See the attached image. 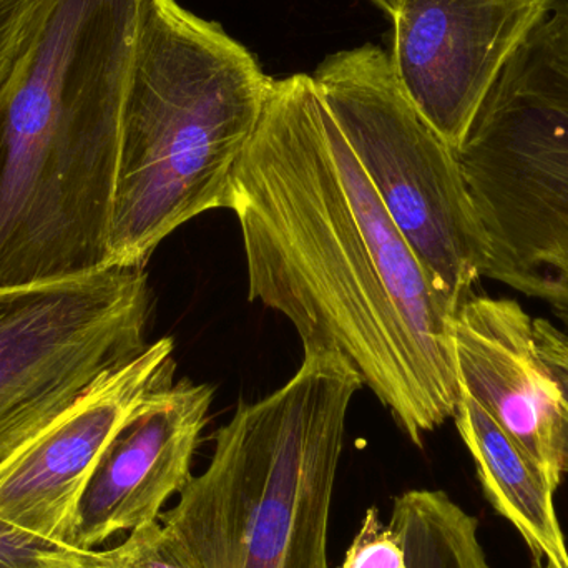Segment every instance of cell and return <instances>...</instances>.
<instances>
[{
  "mask_svg": "<svg viewBox=\"0 0 568 568\" xmlns=\"http://www.w3.org/2000/svg\"><path fill=\"white\" fill-rule=\"evenodd\" d=\"M230 210L250 301L284 314L304 351L343 353L417 447L456 416L454 313L307 73L273 79Z\"/></svg>",
  "mask_w": 568,
  "mask_h": 568,
  "instance_id": "1",
  "label": "cell"
},
{
  "mask_svg": "<svg viewBox=\"0 0 568 568\" xmlns=\"http://www.w3.org/2000/svg\"><path fill=\"white\" fill-rule=\"evenodd\" d=\"M150 0H52L0 112V284L106 266L123 113Z\"/></svg>",
  "mask_w": 568,
  "mask_h": 568,
  "instance_id": "2",
  "label": "cell"
},
{
  "mask_svg": "<svg viewBox=\"0 0 568 568\" xmlns=\"http://www.w3.org/2000/svg\"><path fill=\"white\" fill-rule=\"evenodd\" d=\"M272 77L219 22L150 0L123 113L106 266L145 268L190 220L230 210Z\"/></svg>",
  "mask_w": 568,
  "mask_h": 568,
  "instance_id": "3",
  "label": "cell"
},
{
  "mask_svg": "<svg viewBox=\"0 0 568 568\" xmlns=\"http://www.w3.org/2000/svg\"><path fill=\"white\" fill-rule=\"evenodd\" d=\"M364 381L339 351H304L293 377L240 404L209 467L162 523L199 568H329L327 530L347 410Z\"/></svg>",
  "mask_w": 568,
  "mask_h": 568,
  "instance_id": "4",
  "label": "cell"
},
{
  "mask_svg": "<svg viewBox=\"0 0 568 568\" xmlns=\"http://www.w3.org/2000/svg\"><path fill=\"white\" fill-rule=\"evenodd\" d=\"M489 240L484 278L568 311V19L509 60L456 152Z\"/></svg>",
  "mask_w": 568,
  "mask_h": 568,
  "instance_id": "5",
  "label": "cell"
},
{
  "mask_svg": "<svg viewBox=\"0 0 568 568\" xmlns=\"http://www.w3.org/2000/svg\"><path fill=\"white\" fill-rule=\"evenodd\" d=\"M311 77L430 286L456 314L489 262L456 152L409 102L381 47L333 53Z\"/></svg>",
  "mask_w": 568,
  "mask_h": 568,
  "instance_id": "6",
  "label": "cell"
},
{
  "mask_svg": "<svg viewBox=\"0 0 568 568\" xmlns=\"http://www.w3.org/2000/svg\"><path fill=\"white\" fill-rule=\"evenodd\" d=\"M150 301L145 268L0 284V469L149 346Z\"/></svg>",
  "mask_w": 568,
  "mask_h": 568,
  "instance_id": "7",
  "label": "cell"
},
{
  "mask_svg": "<svg viewBox=\"0 0 568 568\" xmlns=\"http://www.w3.org/2000/svg\"><path fill=\"white\" fill-rule=\"evenodd\" d=\"M550 0H399L390 65L400 89L459 152L504 69Z\"/></svg>",
  "mask_w": 568,
  "mask_h": 568,
  "instance_id": "8",
  "label": "cell"
},
{
  "mask_svg": "<svg viewBox=\"0 0 568 568\" xmlns=\"http://www.w3.org/2000/svg\"><path fill=\"white\" fill-rule=\"evenodd\" d=\"M162 337L99 381L52 429L0 469V519L65 546L80 496L110 440L156 387L173 383Z\"/></svg>",
  "mask_w": 568,
  "mask_h": 568,
  "instance_id": "9",
  "label": "cell"
},
{
  "mask_svg": "<svg viewBox=\"0 0 568 568\" xmlns=\"http://www.w3.org/2000/svg\"><path fill=\"white\" fill-rule=\"evenodd\" d=\"M212 403L213 387L190 379L153 389L93 467L65 546L90 552L115 534L159 520L193 477Z\"/></svg>",
  "mask_w": 568,
  "mask_h": 568,
  "instance_id": "10",
  "label": "cell"
},
{
  "mask_svg": "<svg viewBox=\"0 0 568 568\" xmlns=\"http://www.w3.org/2000/svg\"><path fill=\"white\" fill-rule=\"evenodd\" d=\"M450 341L460 389L486 407L557 493L560 390L537 349L534 317L519 301L470 296L450 321Z\"/></svg>",
  "mask_w": 568,
  "mask_h": 568,
  "instance_id": "11",
  "label": "cell"
},
{
  "mask_svg": "<svg viewBox=\"0 0 568 568\" xmlns=\"http://www.w3.org/2000/svg\"><path fill=\"white\" fill-rule=\"evenodd\" d=\"M454 419L476 464L487 503L513 524L536 559L567 568L568 547L557 516V493L532 460L466 390L460 389Z\"/></svg>",
  "mask_w": 568,
  "mask_h": 568,
  "instance_id": "12",
  "label": "cell"
},
{
  "mask_svg": "<svg viewBox=\"0 0 568 568\" xmlns=\"http://www.w3.org/2000/svg\"><path fill=\"white\" fill-rule=\"evenodd\" d=\"M389 526L399 534L406 568H490L479 520L443 490L400 494Z\"/></svg>",
  "mask_w": 568,
  "mask_h": 568,
  "instance_id": "13",
  "label": "cell"
},
{
  "mask_svg": "<svg viewBox=\"0 0 568 568\" xmlns=\"http://www.w3.org/2000/svg\"><path fill=\"white\" fill-rule=\"evenodd\" d=\"M52 0H0V112L9 105Z\"/></svg>",
  "mask_w": 568,
  "mask_h": 568,
  "instance_id": "14",
  "label": "cell"
},
{
  "mask_svg": "<svg viewBox=\"0 0 568 568\" xmlns=\"http://www.w3.org/2000/svg\"><path fill=\"white\" fill-rule=\"evenodd\" d=\"M103 568H199L179 537L163 523L145 524L122 546L97 552Z\"/></svg>",
  "mask_w": 568,
  "mask_h": 568,
  "instance_id": "15",
  "label": "cell"
},
{
  "mask_svg": "<svg viewBox=\"0 0 568 568\" xmlns=\"http://www.w3.org/2000/svg\"><path fill=\"white\" fill-rule=\"evenodd\" d=\"M80 550L43 539L0 519V568H59L82 559Z\"/></svg>",
  "mask_w": 568,
  "mask_h": 568,
  "instance_id": "16",
  "label": "cell"
},
{
  "mask_svg": "<svg viewBox=\"0 0 568 568\" xmlns=\"http://www.w3.org/2000/svg\"><path fill=\"white\" fill-rule=\"evenodd\" d=\"M339 568H406V554L399 534L384 524L377 507L364 514L359 532L347 549Z\"/></svg>",
  "mask_w": 568,
  "mask_h": 568,
  "instance_id": "17",
  "label": "cell"
},
{
  "mask_svg": "<svg viewBox=\"0 0 568 568\" xmlns=\"http://www.w3.org/2000/svg\"><path fill=\"white\" fill-rule=\"evenodd\" d=\"M537 349L560 390L562 416V469L568 474V334L546 317L534 320Z\"/></svg>",
  "mask_w": 568,
  "mask_h": 568,
  "instance_id": "18",
  "label": "cell"
},
{
  "mask_svg": "<svg viewBox=\"0 0 568 568\" xmlns=\"http://www.w3.org/2000/svg\"><path fill=\"white\" fill-rule=\"evenodd\" d=\"M377 9L383 10L386 16L393 17L399 0H369ZM550 16H560L568 19V0H550Z\"/></svg>",
  "mask_w": 568,
  "mask_h": 568,
  "instance_id": "19",
  "label": "cell"
},
{
  "mask_svg": "<svg viewBox=\"0 0 568 568\" xmlns=\"http://www.w3.org/2000/svg\"><path fill=\"white\" fill-rule=\"evenodd\" d=\"M59 568H103L100 566L99 560H97L95 550H90V552L83 554L82 559L79 562L72 564V566L59 567Z\"/></svg>",
  "mask_w": 568,
  "mask_h": 568,
  "instance_id": "20",
  "label": "cell"
},
{
  "mask_svg": "<svg viewBox=\"0 0 568 568\" xmlns=\"http://www.w3.org/2000/svg\"><path fill=\"white\" fill-rule=\"evenodd\" d=\"M554 314H556L557 320L564 324V329H566L568 334V311H554Z\"/></svg>",
  "mask_w": 568,
  "mask_h": 568,
  "instance_id": "21",
  "label": "cell"
},
{
  "mask_svg": "<svg viewBox=\"0 0 568 568\" xmlns=\"http://www.w3.org/2000/svg\"><path fill=\"white\" fill-rule=\"evenodd\" d=\"M532 568H556V567L549 566V564H546V562H542V560L536 559V560H534Z\"/></svg>",
  "mask_w": 568,
  "mask_h": 568,
  "instance_id": "22",
  "label": "cell"
}]
</instances>
